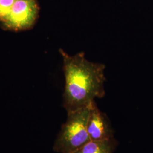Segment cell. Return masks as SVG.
<instances>
[{"instance_id":"1","label":"cell","mask_w":153,"mask_h":153,"mask_svg":"<svg viewBox=\"0 0 153 153\" xmlns=\"http://www.w3.org/2000/svg\"><path fill=\"white\" fill-rule=\"evenodd\" d=\"M63 59L65 88L63 105L67 112L86 107L105 95L104 64L88 60L83 52L74 56L60 50Z\"/></svg>"},{"instance_id":"2","label":"cell","mask_w":153,"mask_h":153,"mask_svg":"<svg viewBox=\"0 0 153 153\" xmlns=\"http://www.w3.org/2000/svg\"><path fill=\"white\" fill-rule=\"evenodd\" d=\"M93 104L86 107L67 112V120L61 126L53 145V149L55 152L74 153L90 141L87 124Z\"/></svg>"},{"instance_id":"3","label":"cell","mask_w":153,"mask_h":153,"mask_svg":"<svg viewBox=\"0 0 153 153\" xmlns=\"http://www.w3.org/2000/svg\"><path fill=\"white\" fill-rule=\"evenodd\" d=\"M39 12L37 0H16L10 13L1 23L5 29L14 31L28 30L36 22Z\"/></svg>"},{"instance_id":"4","label":"cell","mask_w":153,"mask_h":153,"mask_svg":"<svg viewBox=\"0 0 153 153\" xmlns=\"http://www.w3.org/2000/svg\"><path fill=\"white\" fill-rule=\"evenodd\" d=\"M90 141H100L114 138V130L109 119L101 112L94 102L91 107L87 124Z\"/></svg>"},{"instance_id":"5","label":"cell","mask_w":153,"mask_h":153,"mask_svg":"<svg viewBox=\"0 0 153 153\" xmlns=\"http://www.w3.org/2000/svg\"><path fill=\"white\" fill-rule=\"evenodd\" d=\"M117 145L114 138L100 141H90L73 153H114Z\"/></svg>"},{"instance_id":"6","label":"cell","mask_w":153,"mask_h":153,"mask_svg":"<svg viewBox=\"0 0 153 153\" xmlns=\"http://www.w3.org/2000/svg\"><path fill=\"white\" fill-rule=\"evenodd\" d=\"M16 0H0V22H4L11 11Z\"/></svg>"}]
</instances>
